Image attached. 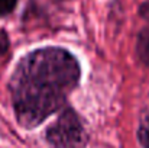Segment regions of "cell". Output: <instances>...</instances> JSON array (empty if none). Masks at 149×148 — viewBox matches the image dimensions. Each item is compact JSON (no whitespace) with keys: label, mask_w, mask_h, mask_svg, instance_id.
<instances>
[{"label":"cell","mask_w":149,"mask_h":148,"mask_svg":"<svg viewBox=\"0 0 149 148\" xmlns=\"http://www.w3.org/2000/svg\"><path fill=\"white\" fill-rule=\"evenodd\" d=\"M135 55L143 67L149 68V25L142 28L136 36Z\"/></svg>","instance_id":"3957f363"},{"label":"cell","mask_w":149,"mask_h":148,"mask_svg":"<svg viewBox=\"0 0 149 148\" xmlns=\"http://www.w3.org/2000/svg\"><path fill=\"white\" fill-rule=\"evenodd\" d=\"M138 12H139V16L149 23V0H143V1L139 4Z\"/></svg>","instance_id":"52a82bcc"},{"label":"cell","mask_w":149,"mask_h":148,"mask_svg":"<svg viewBox=\"0 0 149 148\" xmlns=\"http://www.w3.org/2000/svg\"><path fill=\"white\" fill-rule=\"evenodd\" d=\"M10 51V36L6 29H0V57Z\"/></svg>","instance_id":"8992f818"},{"label":"cell","mask_w":149,"mask_h":148,"mask_svg":"<svg viewBox=\"0 0 149 148\" xmlns=\"http://www.w3.org/2000/svg\"><path fill=\"white\" fill-rule=\"evenodd\" d=\"M19 0H0V19L12 15L17 6Z\"/></svg>","instance_id":"5b68a950"},{"label":"cell","mask_w":149,"mask_h":148,"mask_svg":"<svg viewBox=\"0 0 149 148\" xmlns=\"http://www.w3.org/2000/svg\"><path fill=\"white\" fill-rule=\"evenodd\" d=\"M136 140L141 148H149V106L143 107L138 118Z\"/></svg>","instance_id":"277c9868"},{"label":"cell","mask_w":149,"mask_h":148,"mask_svg":"<svg viewBox=\"0 0 149 148\" xmlns=\"http://www.w3.org/2000/svg\"><path fill=\"white\" fill-rule=\"evenodd\" d=\"M44 141L48 148H87L90 135L81 115L67 105L45 128Z\"/></svg>","instance_id":"7a4b0ae2"},{"label":"cell","mask_w":149,"mask_h":148,"mask_svg":"<svg viewBox=\"0 0 149 148\" xmlns=\"http://www.w3.org/2000/svg\"><path fill=\"white\" fill-rule=\"evenodd\" d=\"M83 68L68 48L45 45L26 52L15 64L7 89L17 125L36 129L64 109L80 87Z\"/></svg>","instance_id":"6da1fadb"}]
</instances>
